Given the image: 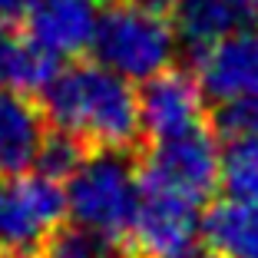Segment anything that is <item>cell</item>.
Wrapping results in <instances>:
<instances>
[{
	"instance_id": "obj_1",
	"label": "cell",
	"mask_w": 258,
	"mask_h": 258,
	"mask_svg": "<svg viewBox=\"0 0 258 258\" xmlns=\"http://www.w3.org/2000/svg\"><path fill=\"white\" fill-rule=\"evenodd\" d=\"M46 122L86 149H129L139 139V106L133 80L99 60L56 67L40 90Z\"/></svg>"
},
{
	"instance_id": "obj_2",
	"label": "cell",
	"mask_w": 258,
	"mask_h": 258,
	"mask_svg": "<svg viewBox=\"0 0 258 258\" xmlns=\"http://www.w3.org/2000/svg\"><path fill=\"white\" fill-rule=\"evenodd\" d=\"M70 222L126 242L139 209V172L126 149H86L63 179Z\"/></svg>"
},
{
	"instance_id": "obj_3",
	"label": "cell",
	"mask_w": 258,
	"mask_h": 258,
	"mask_svg": "<svg viewBox=\"0 0 258 258\" xmlns=\"http://www.w3.org/2000/svg\"><path fill=\"white\" fill-rule=\"evenodd\" d=\"M90 50L113 73L143 83L172 67L179 37L166 10L146 7L139 0H116L96 17Z\"/></svg>"
},
{
	"instance_id": "obj_4",
	"label": "cell",
	"mask_w": 258,
	"mask_h": 258,
	"mask_svg": "<svg viewBox=\"0 0 258 258\" xmlns=\"http://www.w3.org/2000/svg\"><path fill=\"white\" fill-rule=\"evenodd\" d=\"M219 139L209 126L152 139V146L136 162L139 192H156V196L205 205L219 185Z\"/></svg>"
},
{
	"instance_id": "obj_5",
	"label": "cell",
	"mask_w": 258,
	"mask_h": 258,
	"mask_svg": "<svg viewBox=\"0 0 258 258\" xmlns=\"http://www.w3.org/2000/svg\"><path fill=\"white\" fill-rule=\"evenodd\" d=\"M63 215V182L53 175L30 169L0 182V255L37 258Z\"/></svg>"
},
{
	"instance_id": "obj_6",
	"label": "cell",
	"mask_w": 258,
	"mask_h": 258,
	"mask_svg": "<svg viewBox=\"0 0 258 258\" xmlns=\"http://www.w3.org/2000/svg\"><path fill=\"white\" fill-rule=\"evenodd\" d=\"M136 106L139 133H146L149 139H166L205 126L209 96L196 73L166 67L156 76L143 80V90L136 93Z\"/></svg>"
},
{
	"instance_id": "obj_7",
	"label": "cell",
	"mask_w": 258,
	"mask_h": 258,
	"mask_svg": "<svg viewBox=\"0 0 258 258\" xmlns=\"http://www.w3.org/2000/svg\"><path fill=\"white\" fill-rule=\"evenodd\" d=\"M196 76L212 103H258V30H238L196 53Z\"/></svg>"
},
{
	"instance_id": "obj_8",
	"label": "cell",
	"mask_w": 258,
	"mask_h": 258,
	"mask_svg": "<svg viewBox=\"0 0 258 258\" xmlns=\"http://www.w3.org/2000/svg\"><path fill=\"white\" fill-rule=\"evenodd\" d=\"M199 228H202V205L172 196H156V192H139L129 242L139 258H166L189 248Z\"/></svg>"
},
{
	"instance_id": "obj_9",
	"label": "cell",
	"mask_w": 258,
	"mask_h": 258,
	"mask_svg": "<svg viewBox=\"0 0 258 258\" xmlns=\"http://www.w3.org/2000/svg\"><path fill=\"white\" fill-rule=\"evenodd\" d=\"M96 0H27V37L53 60L90 50L96 30Z\"/></svg>"
},
{
	"instance_id": "obj_10",
	"label": "cell",
	"mask_w": 258,
	"mask_h": 258,
	"mask_svg": "<svg viewBox=\"0 0 258 258\" xmlns=\"http://www.w3.org/2000/svg\"><path fill=\"white\" fill-rule=\"evenodd\" d=\"M46 116L30 93L0 90V179H14L37 169L46 143Z\"/></svg>"
},
{
	"instance_id": "obj_11",
	"label": "cell",
	"mask_w": 258,
	"mask_h": 258,
	"mask_svg": "<svg viewBox=\"0 0 258 258\" xmlns=\"http://www.w3.org/2000/svg\"><path fill=\"white\" fill-rule=\"evenodd\" d=\"M169 20L179 43L199 53L248 27L251 0H172Z\"/></svg>"
},
{
	"instance_id": "obj_12",
	"label": "cell",
	"mask_w": 258,
	"mask_h": 258,
	"mask_svg": "<svg viewBox=\"0 0 258 258\" xmlns=\"http://www.w3.org/2000/svg\"><path fill=\"white\" fill-rule=\"evenodd\" d=\"M199 232L215 258H258V202L222 199L202 215Z\"/></svg>"
},
{
	"instance_id": "obj_13",
	"label": "cell",
	"mask_w": 258,
	"mask_h": 258,
	"mask_svg": "<svg viewBox=\"0 0 258 258\" xmlns=\"http://www.w3.org/2000/svg\"><path fill=\"white\" fill-rule=\"evenodd\" d=\"M56 67L60 60L40 50L30 37H20L14 27H0V90L40 93Z\"/></svg>"
},
{
	"instance_id": "obj_14",
	"label": "cell",
	"mask_w": 258,
	"mask_h": 258,
	"mask_svg": "<svg viewBox=\"0 0 258 258\" xmlns=\"http://www.w3.org/2000/svg\"><path fill=\"white\" fill-rule=\"evenodd\" d=\"M219 182L228 196L258 202V129L225 139L219 156Z\"/></svg>"
},
{
	"instance_id": "obj_15",
	"label": "cell",
	"mask_w": 258,
	"mask_h": 258,
	"mask_svg": "<svg viewBox=\"0 0 258 258\" xmlns=\"http://www.w3.org/2000/svg\"><path fill=\"white\" fill-rule=\"evenodd\" d=\"M37 258H129L126 242L109 238L103 232H93L70 222V225H56L50 232V238L43 242Z\"/></svg>"
},
{
	"instance_id": "obj_16",
	"label": "cell",
	"mask_w": 258,
	"mask_h": 258,
	"mask_svg": "<svg viewBox=\"0 0 258 258\" xmlns=\"http://www.w3.org/2000/svg\"><path fill=\"white\" fill-rule=\"evenodd\" d=\"M27 14V0H0V27H17Z\"/></svg>"
},
{
	"instance_id": "obj_17",
	"label": "cell",
	"mask_w": 258,
	"mask_h": 258,
	"mask_svg": "<svg viewBox=\"0 0 258 258\" xmlns=\"http://www.w3.org/2000/svg\"><path fill=\"white\" fill-rule=\"evenodd\" d=\"M166 258H215L209 248H196V245H189V248L175 251V255H166Z\"/></svg>"
},
{
	"instance_id": "obj_18",
	"label": "cell",
	"mask_w": 258,
	"mask_h": 258,
	"mask_svg": "<svg viewBox=\"0 0 258 258\" xmlns=\"http://www.w3.org/2000/svg\"><path fill=\"white\" fill-rule=\"evenodd\" d=\"M139 4H146V7H156V10H166V14H169V7H172V0H139Z\"/></svg>"
},
{
	"instance_id": "obj_19",
	"label": "cell",
	"mask_w": 258,
	"mask_h": 258,
	"mask_svg": "<svg viewBox=\"0 0 258 258\" xmlns=\"http://www.w3.org/2000/svg\"><path fill=\"white\" fill-rule=\"evenodd\" d=\"M251 20L258 23V0H251Z\"/></svg>"
},
{
	"instance_id": "obj_20",
	"label": "cell",
	"mask_w": 258,
	"mask_h": 258,
	"mask_svg": "<svg viewBox=\"0 0 258 258\" xmlns=\"http://www.w3.org/2000/svg\"><path fill=\"white\" fill-rule=\"evenodd\" d=\"M96 4H116V0H96Z\"/></svg>"
},
{
	"instance_id": "obj_21",
	"label": "cell",
	"mask_w": 258,
	"mask_h": 258,
	"mask_svg": "<svg viewBox=\"0 0 258 258\" xmlns=\"http://www.w3.org/2000/svg\"><path fill=\"white\" fill-rule=\"evenodd\" d=\"M0 258H14V255H0Z\"/></svg>"
}]
</instances>
